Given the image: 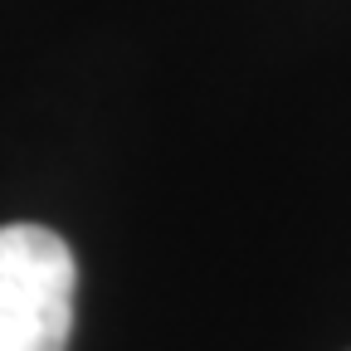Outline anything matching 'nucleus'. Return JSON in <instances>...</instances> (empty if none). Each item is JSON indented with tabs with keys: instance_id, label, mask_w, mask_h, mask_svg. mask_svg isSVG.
Here are the masks:
<instances>
[{
	"instance_id": "1",
	"label": "nucleus",
	"mask_w": 351,
	"mask_h": 351,
	"mask_svg": "<svg viewBox=\"0 0 351 351\" xmlns=\"http://www.w3.org/2000/svg\"><path fill=\"white\" fill-rule=\"evenodd\" d=\"M78 263L44 225L0 230V351H64L73 332Z\"/></svg>"
}]
</instances>
